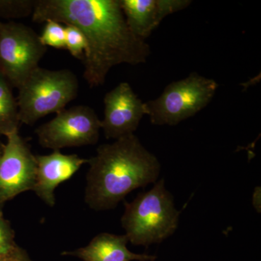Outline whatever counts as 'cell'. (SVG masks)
I'll return each mask as SVG.
<instances>
[{
    "instance_id": "1",
    "label": "cell",
    "mask_w": 261,
    "mask_h": 261,
    "mask_svg": "<svg viewBox=\"0 0 261 261\" xmlns=\"http://www.w3.org/2000/svg\"><path fill=\"white\" fill-rule=\"evenodd\" d=\"M32 19L82 31L87 42L83 75L90 88L102 86L113 67L142 64L150 55L149 44L128 28L119 0H36Z\"/></svg>"
},
{
    "instance_id": "2",
    "label": "cell",
    "mask_w": 261,
    "mask_h": 261,
    "mask_svg": "<svg viewBox=\"0 0 261 261\" xmlns=\"http://www.w3.org/2000/svg\"><path fill=\"white\" fill-rule=\"evenodd\" d=\"M88 164L84 200L97 211L115 208L130 192L155 183L161 168L135 134L99 146Z\"/></svg>"
},
{
    "instance_id": "3",
    "label": "cell",
    "mask_w": 261,
    "mask_h": 261,
    "mask_svg": "<svg viewBox=\"0 0 261 261\" xmlns=\"http://www.w3.org/2000/svg\"><path fill=\"white\" fill-rule=\"evenodd\" d=\"M154 184L132 202H124L121 224L132 245L148 247L161 243L178 227L180 211L175 207L173 195L166 190L164 179Z\"/></svg>"
},
{
    "instance_id": "4",
    "label": "cell",
    "mask_w": 261,
    "mask_h": 261,
    "mask_svg": "<svg viewBox=\"0 0 261 261\" xmlns=\"http://www.w3.org/2000/svg\"><path fill=\"white\" fill-rule=\"evenodd\" d=\"M79 89L78 78L71 70L38 67L18 88L20 124L32 126L41 118L63 111L77 97Z\"/></svg>"
},
{
    "instance_id": "5",
    "label": "cell",
    "mask_w": 261,
    "mask_h": 261,
    "mask_svg": "<svg viewBox=\"0 0 261 261\" xmlns=\"http://www.w3.org/2000/svg\"><path fill=\"white\" fill-rule=\"evenodd\" d=\"M218 88L213 79L192 72L187 78L168 84L159 97L146 102V115L153 125L176 126L204 109Z\"/></svg>"
},
{
    "instance_id": "6",
    "label": "cell",
    "mask_w": 261,
    "mask_h": 261,
    "mask_svg": "<svg viewBox=\"0 0 261 261\" xmlns=\"http://www.w3.org/2000/svg\"><path fill=\"white\" fill-rule=\"evenodd\" d=\"M47 49L29 25L0 21V73L12 87L18 89L39 67Z\"/></svg>"
},
{
    "instance_id": "7",
    "label": "cell",
    "mask_w": 261,
    "mask_h": 261,
    "mask_svg": "<svg viewBox=\"0 0 261 261\" xmlns=\"http://www.w3.org/2000/svg\"><path fill=\"white\" fill-rule=\"evenodd\" d=\"M101 120L87 106L65 108L55 118L35 130L39 145L44 148L61 150L67 147L97 144Z\"/></svg>"
},
{
    "instance_id": "8",
    "label": "cell",
    "mask_w": 261,
    "mask_h": 261,
    "mask_svg": "<svg viewBox=\"0 0 261 261\" xmlns=\"http://www.w3.org/2000/svg\"><path fill=\"white\" fill-rule=\"evenodd\" d=\"M0 158V205L23 192L34 190L37 173L32 153L19 130L6 136Z\"/></svg>"
},
{
    "instance_id": "9",
    "label": "cell",
    "mask_w": 261,
    "mask_h": 261,
    "mask_svg": "<svg viewBox=\"0 0 261 261\" xmlns=\"http://www.w3.org/2000/svg\"><path fill=\"white\" fill-rule=\"evenodd\" d=\"M104 118L101 129L108 140L133 135L146 115L142 102L127 82L118 84L104 97Z\"/></svg>"
},
{
    "instance_id": "10",
    "label": "cell",
    "mask_w": 261,
    "mask_h": 261,
    "mask_svg": "<svg viewBox=\"0 0 261 261\" xmlns=\"http://www.w3.org/2000/svg\"><path fill=\"white\" fill-rule=\"evenodd\" d=\"M35 159L37 173L33 191L49 207L56 205L57 187L73 177L89 161L75 154L62 153L60 150L45 155H35Z\"/></svg>"
},
{
    "instance_id": "11",
    "label": "cell",
    "mask_w": 261,
    "mask_h": 261,
    "mask_svg": "<svg viewBox=\"0 0 261 261\" xmlns=\"http://www.w3.org/2000/svg\"><path fill=\"white\" fill-rule=\"evenodd\" d=\"M128 28L145 40L168 15L185 9L190 0H119Z\"/></svg>"
},
{
    "instance_id": "12",
    "label": "cell",
    "mask_w": 261,
    "mask_h": 261,
    "mask_svg": "<svg viewBox=\"0 0 261 261\" xmlns=\"http://www.w3.org/2000/svg\"><path fill=\"white\" fill-rule=\"evenodd\" d=\"M126 234L101 233L84 247L73 251H64L61 255L78 257L82 261H154V255L137 254L127 248Z\"/></svg>"
},
{
    "instance_id": "13",
    "label": "cell",
    "mask_w": 261,
    "mask_h": 261,
    "mask_svg": "<svg viewBox=\"0 0 261 261\" xmlns=\"http://www.w3.org/2000/svg\"><path fill=\"white\" fill-rule=\"evenodd\" d=\"M20 125L17 99L12 86L0 73V136H8L19 130Z\"/></svg>"
},
{
    "instance_id": "14",
    "label": "cell",
    "mask_w": 261,
    "mask_h": 261,
    "mask_svg": "<svg viewBox=\"0 0 261 261\" xmlns=\"http://www.w3.org/2000/svg\"><path fill=\"white\" fill-rule=\"evenodd\" d=\"M36 0H0V18L18 19L32 15Z\"/></svg>"
},
{
    "instance_id": "15",
    "label": "cell",
    "mask_w": 261,
    "mask_h": 261,
    "mask_svg": "<svg viewBox=\"0 0 261 261\" xmlns=\"http://www.w3.org/2000/svg\"><path fill=\"white\" fill-rule=\"evenodd\" d=\"M39 39L46 47L65 49V25L56 20H47L42 34L39 35Z\"/></svg>"
},
{
    "instance_id": "16",
    "label": "cell",
    "mask_w": 261,
    "mask_h": 261,
    "mask_svg": "<svg viewBox=\"0 0 261 261\" xmlns=\"http://www.w3.org/2000/svg\"><path fill=\"white\" fill-rule=\"evenodd\" d=\"M65 25V48L73 58L83 61L87 49V42L80 29L72 25Z\"/></svg>"
},
{
    "instance_id": "17",
    "label": "cell",
    "mask_w": 261,
    "mask_h": 261,
    "mask_svg": "<svg viewBox=\"0 0 261 261\" xmlns=\"http://www.w3.org/2000/svg\"><path fill=\"white\" fill-rule=\"evenodd\" d=\"M18 246L15 242L14 230L5 219L0 206V255H5Z\"/></svg>"
},
{
    "instance_id": "18",
    "label": "cell",
    "mask_w": 261,
    "mask_h": 261,
    "mask_svg": "<svg viewBox=\"0 0 261 261\" xmlns=\"http://www.w3.org/2000/svg\"><path fill=\"white\" fill-rule=\"evenodd\" d=\"M0 261H33L24 249L18 245L11 252L0 255Z\"/></svg>"
},
{
    "instance_id": "19",
    "label": "cell",
    "mask_w": 261,
    "mask_h": 261,
    "mask_svg": "<svg viewBox=\"0 0 261 261\" xmlns=\"http://www.w3.org/2000/svg\"><path fill=\"white\" fill-rule=\"evenodd\" d=\"M3 148H4V144L0 141V158H1L2 154H3Z\"/></svg>"
},
{
    "instance_id": "20",
    "label": "cell",
    "mask_w": 261,
    "mask_h": 261,
    "mask_svg": "<svg viewBox=\"0 0 261 261\" xmlns=\"http://www.w3.org/2000/svg\"><path fill=\"white\" fill-rule=\"evenodd\" d=\"M0 206H1V205H0Z\"/></svg>"
}]
</instances>
